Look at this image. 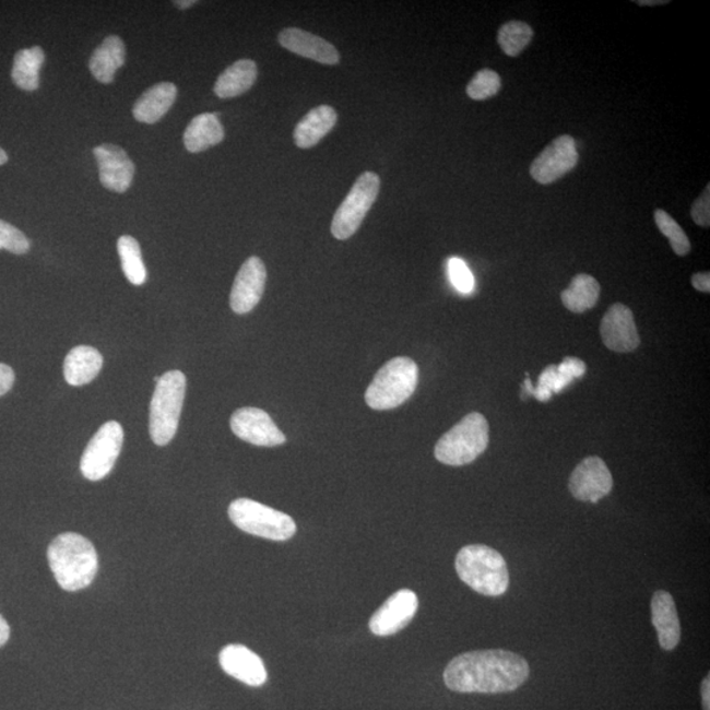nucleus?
I'll list each match as a JSON object with an SVG mask.
<instances>
[{
  "instance_id": "1",
  "label": "nucleus",
  "mask_w": 710,
  "mask_h": 710,
  "mask_svg": "<svg viewBox=\"0 0 710 710\" xmlns=\"http://www.w3.org/2000/svg\"><path fill=\"white\" fill-rule=\"evenodd\" d=\"M529 673L528 662L512 651L477 650L455 656L443 682L460 694H506L520 688Z\"/></svg>"
},
{
  "instance_id": "2",
  "label": "nucleus",
  "mask_w": 710,
  "mask_h": 710,
  "mask_svg": "<svg viewBox=\"0 0 710 710\" xmlns=\"http://www.w3.org/2000/svg\"><path fill=\"white\" fill-rule=\"evenodd\" d=\"M48 560L57 583L64 591L85 590L98 573V553L81 534L58 535L48 548Z\"/></svg>"
},
{
  "instance_id": "3",
  "label": "nucleus",
  "mask_w": 710,
  "mask_h": 710,
  "mask_svg": "<svg viewBox=\"0 0 710 710\" xmlns=\"http://www.w3.org/2000/svg\"><path fill=\"white\" fill-rule=\"evenodd\" d=\"M458 577L470 589L484 596H501L509 587L506 559L495 548L469 545L461 548L455 559Z\"/></svg>"
},
{
  "instance_id": "4",
  "label": "nucleus",
  "mask_w": 710,
  "mask_h": 710,
  "mask_svg": "<svg viewBox=\"0 0 710 710\" xmlns=\"http://www.w3.org/2000/svg\"><path fill=\"white\" fill-rule=\"evenodd\" d=\"M418 366L409 357H397L377 372L365 400L370 409L389 411L404 404L416 391Z\"/></svg>"
},
{
  "instance_id": "5",
  "label": "nucleus",
  "mask_w": 710,
  "mask_h": 710,
  "mask_svg": "<svg viewBox=\"0 0 710 710\" xmlns=\"http://www.w3.org/2000/svg\"><path fill=\"white\" fill-rule=\"evenodd\" d=\"M186 395L182 371H167L161 376L151 402L150 431L154 443L165 447L177 435Z\"/></svg>"
},
{
  "instance_id": "6",
  "label": "nucleus",
  "mask_w": 710,
  "mask_h": 710,
  "mask_svg": "<svg viewBox=\"0 0 710 710\" xmlns=\"http://www.w3.org/2000/svg\"><path fill=\"white\" fill-rule=\"evenodd\" d=\"M488 442V422L481 413L473 412L440 438L435 455L437 461L448 466H464L482 455Z\"/></svg>"
},
{
  "instance_id": "7",
  "label": "nucleus",
  "mask_w": 710,
  "mask_h": 710,
  "mask_svg": "<svg viewBox=\"0 0 710 710\" xmlns=\"http://www.w3.org/2000/svg\"><path fill=\"white\" fill-rule=\"evenodd\" d=\"M229 519L242 532L271 541H287L296 533L288 514L250 499H237L228 508Z\"/></svg>"
},
{
  "instance_id": "8",
  "label": "nucleus",
  "mask_w": 710,
  "mask_h": 710,
  "mask_svg": "<svg viewBox=\"0 0 710 710\" xmlns=\"http://www.w3.org/2000/svg\"><path fill=\"white\" fill-rule=\"evenodd\" d=\"M380 179L376 173H364L347 193L344 202L335 211L332 235L338 240H348L364 223L367 212L377 202Z\"/></svg>"
},
{
  "instance_id": "9",
  "label": "nucleus",
  "mask_w": 710,
  "mask_h": 710,
  "mask_svg": "<svg viewBox=\"0 0 710 710\" xmlns=\"http://www.w3.org/2000/svg\"><path fill=\"white\" fill-rule=\"evenodd\" d=\"M122 442H125V430L118 422L103 424L82 455L83 476L92 482L105 480L118 461Z\"/></svg>"
},
{
  "instance_id": "10",
  "label": "nucleus",
  "mask_w": 710,
  "mask_h": 710,
  "mask_svg": "<svg viewBox=\"0 0 710 710\" xmlns=\"http://www.w3.org/2000/svg\"><path fill=\"white\" fill-rule=\"evenodd\" d=\"M577 141L564 134L547 145L531 166V176L540 185H552L578 165Z\"/></svg>"
},
{
  "instance_id": "11",
  "label": "nucleus",
  "mask_w": 710,
  "mask_h": 710,
  "mask_svg": "<svg viewBox=\"0 0 710 710\" xmlns=\"http://www.w3.org/2000/svg\"><path fill=\"white\" fill-rule=\"evenodd\" d=\"M230 428L245 442L256 447L274 448L286 442V436L269 416V413L253 406L237 410L230 418Z\"/></svg>"
},
{
  "instance_id": "12",
  "label": "nucleus",
  "mask_w": 710,
  "mask_h": 710,
  "mask_svg": "<svg viewBox=\"0 0 710 710\" xmlns=\"http://www.w3.org/2000/svg\"><path fill=\"white\" fill-rule=\"evenodd\" d=\"M568 487L576 499L597 502L611 494L613 488L611 470L602 458H585L572 471Z\"/></svg>"
},
{
  "instance_id": "13",
  "label": "nucleus",
  "mask_w": 710,
  "mask_h": 710,
  "mask_svg": "<svg viewBox=\"0 0 710 710\" xmlns=\"http://www.w3.org/2000/svg\"><path fill=\"white\" fill-rule=\"evenodd\" d=\"M418 610V599L411 590H400L387 599V602L374 613L370 619V630L378 637L397 635L415 617Z\"/></svg>"
},
{
  "instance_id": "14",
  "label": "nucleus",
  "mask_w": 710,
  "mask_h": 710,
  "mask_svg": "<svg viewBox=\"0 0 710 710\" xmlns=\"http://www.w3.org/2000/svg\"><path fill=\"white\" fill-rule=\"evenodd\" d=\"M267 277V268L261 258L250 257L244 262L230 293V307L234 312L245 315L253 311L262 298Z\"/></svg>"
},
{
  "instance_id": "15",
  "label": "nucleus",
  "mask_w": 710,
  "mask_h": 710,
  "mask_svg": "<svg viewBox=\"0 0 710 710\" xmlns=\"http://www.w3.org/2000/svg\"><path fill=\"white\" fill-rule=\"evenodd\" d=\"M600 334L606 347L616 353H630L641 344L631 309L616 303L604 315Z\"/></svg>"
},
{
  "instance_id": "16",
  "label": "nucleus",
  "mask_w": 710,
  "mask_h": 710,
  "mask_svg": "<svg viewBox=\"0 0 710 710\" xmlns=\"http://www.w3.org/2000/svg\"><path fill=\"white\" fill-rule=\"evenodd\" d=\"M99 166V178L109 191L126 192L132 185L134 165L118 145L103 144L94 150Z\"/></svg>"
},
{
  "instance_id": "17",
  "label": "nucleus",
  "mask_w": 710,
  "mask_h": 710,
  "mask_svg": "<svg viewBox=\"0 0 710 710\" xmlns=\"http://www.w3.org/2000/svg\"><path fill=\"white\" fill-rule=\"evenodd\" d=\"M218 662L235 679L250 687H261L268 681V671L260 656L244 644H228L221 651Z\"/></svg>"
},
{
  "instance_id": "18",
  "label": "nucleus",
  "mask_w": 710,
  "mask_h": 710,
  "mask_svg": "<svg viewBox=\"0 0 710 710\" xmlns=\"http://www.w3.org/2000/svg\"><path fill=\"white\" fill-rule=\"evenodd\" d=\"M277 40L284 49L324 64H338L340 54L331 43L300 28L283 29Z\"/></svg>"
},
{
  "instance_id": "19",
  "label": "nucleus",
  "mask_w": 710,
  "mask_h": 710,
  "mask_svg": "<svg viewBox=\"0 0 710 710\" xmlns=\"http://www.w3.org/2000/svg\"><path fill=\"white\" fill-rule=\"evenodd\" d=\"M651 622L661 648L673 651L681 642L682 626L674 597L667 591H656L651 599Z\"/></svg>"
},
{
  "instance_id": "20",
  "label": "nucleus",
  "mask_w": 710,
  "mask_h": 710,
  "mask_svg": "<svg viewBox=\"0 0 710 710\" xmlns=\"http://www.w3.org/2000/svg\"><path fill=\"white\" fill-rule=\"evenodd\" d=\"M102 354L95 347L81 345L71 348L63 363V377L70 386H85L100 372Z\"/></svg>"
},
{
  "instance_id": "21",
  "label": "nucleus",
  "mask_w": 710,
  "mask_h": 710,
  "mask_svg": "<svg viewBox=\"0 0 710 710\" xmlns=\"http://www.w3.org/2000/svg\"><path fill=\"white\" fill-rule=\"evenodd\" d=\"M178 90L174 83L163 82L151 87L133 107L134 119L146 125H154L169 113L177 99Z\"/></svg>"
},
{
  "instance_id": "22",
  "label": "nucleus",
  "mask_w": 710,
  "mask_h": 710,
  "mask_svg": "<svg viewBox=\"0 0 710 710\" xmlns=\"http://www.w3.org/2000/svg\"><path fill=\"white\" fill-rule=\"evenodd\" d=\"M335 122H338V114L334 108L320 106L311 109L295 128V144L301 150L318 145L332 131Z\"/></svg>"
},
{
  "instance_id": "23",
  "label": "nucleus",
  "mask_w": 710,
  "mask_h": 710,
  "mask_svg": "<svg viewBox=\"0 0 710 710\" xmlns=\"http://www.w3.org/2000/svg\"><path fill=\"white\" fill-rule=\"evenodd\" d=\"M224 135V128L216 114L198 115L186 128L185 146L190 153H200L221 144Z\"/></svg>"
},
{
  "instance_id": "24",
  "label": "nucleus",
  "mask_w": 710,
  "mask_h": 710,
  "mask_svg": "<svg viewBox=\"0 0 710 710\" xmlns=\"http://www.w3.org/2000/svg\"><path fill=\"white\" fill-rule=\"evenodd\" d=\"M126 62V45L119 36H108L100 47L96 48L90 60L95 80L105 83H113L115 73Z\"/></svg>"
},
{
  "instance_id": "25",
  "label": "nucleus",
  "mask_w": 710,
  "mask_h": 710,
  "mask_svg": "<svg viewBox=\"0 0 710 710\" xmlns=\"http://www.w3.org/2000/svg\"><path fill=\"white\" fill-rule=\"evenodd\" d=\"M257 75L258 69L255 61H237L218 76L213 92L222 99L236 98L255 85Z\"/></svg>"
},
{
  "instance_id": "26",
  "label": "nucleus",
  "mask_w": 710,
  "mask_h": 710,
  "mask_svg": "<svg viewBox=\"0 0 710 710\" xmlns=\"http://www.w3.org/2000/svg\"><path fill=\"white\" fill-rule=\"evenodd\" d=\"M600 292L602 288L595 277L579 274L573 277L570 287L561 293L560 298L568 311L583 313L597 305Z\"/></svg>"
},
{
  "instance_id": "27",
  "label": "nucleus",
  "mask_w": 710,
  "mask_h": 710,
  "mask_svg": "<svg viewBox=\"0 0 710 710\" xmlns=\"http://www.w3.org/2000/svg\"><path fill=\"white\" fill-rule=\"evenodd\" d=\"M44 61L45 55L40 47L19 50L12 68V81L25 92H35L40 86Z\"/></svg>"
},
{
  "instance_id": "28",
  "label": "nucleus",
  "mask_w": 710,
  "mask_h": 710,
  "mask_svg": "<svg viewBox=\"0 0 710 710\" xmlns=\"http://www.w3.org/2000/svg\"><path fill=\"white\" fill-rule=\"evenodd\" d=\"M118 251L127 280L134 286L144 284L147 274L144 261H142L141 248L135 238L121 236L118 241Z\"/></svg>"
},
{
  "instance_id": "29",
  "label": "nucleus",
  "mask_w": 710,
  "mask_h": 710,
  "mask_svg": "<svg viewBox=\"0 0 710 710\" xmlns=\"http://www.w3.org/2000/svg\"><path fill=\"white\" fill-rule=\"evenodd\" d=\"M533 36L531 25L513 21L501 25L497 32V43L507 56L518 57L531 44Z\"/></svg>"
},
{
  "instance_id": "30",
  "label": "nucleus",
  "mask_w": 710,
  "mask_h": 710,
  "mask_svg": "<svg viewBox=\"0 0 710 710\" xmlns=\"http://www.w3.org/2000/svg\"><path fill=\"white\" fill-rule=\"evenodd\" d=\"M654 218L658 229L668 238L671 248H673L675 253L682 257L687 256L690 251V242L686 232L674 221V217L670 216L666 211L656 210Z\"/></svg>"
},
{
  "instance_id": "31",
  "label": "nucleus",
  "mask_w": 710,
  "mask_h": 710,
  "mask_svg": "<svg viewBox=\"0 0 710 710\" xmlns=\"http://www.w3.org/2000/svg\"><path fill=\"white\" fill-rule=\"evenodd\" d=\"M501 79L494 70L477 71L470 81L466 93L473 100H486L500 92Z\"/></svg>"
},
{
  "instance_id": "32",
  "label": "nucleus",
  "mask_w": 710,
  "mask_h": 710,
  "mask_svg": "<svg viewBox=\"0 0 710 710\" xmlns=\"http://www.w3.org/2000/svg\"><path fill=\"white\" fill-rule=\"evenodd\" d=\"M31 248L28 238L14 225L0 221V250L5 249L14 255L28 253Z\"/></svg>"
},
{
  "instance_id": "33",
  "label": "nucleus",
  "mask_w": 710,
  "mask_h": 710,
  "mask_svg": "<svg viewBox=\"0 0 710 710\" xmlns=\"http://www.w3.org/2000/svg\"><path fill=\"white\" fill-rule=\"evenodd\" d=\"M448 271L451 284H453L457 292H460L461 294L473 293V289L475 288V280L466 262L458 257L450 258L448 262Z\"/></svg>"
},
{
  "instance_id": "34",
  "label": "nucleus",
  "mask_w": 710,
  "mask_h": 710,
  "mask_svg": "<svg viewBox=\"0 0 710 710\" xmlns=\"http://www.w3.org/2000/svg\"><path fill=\"white\" fill-rule=\"evenodd\" d=\"M690 216L694 222L702 228H709L710 225V186L701 193V197L696 200L690 210Z\"/></svg>"
},
{
  "instance_id": "35",
  "label": "nucleus",
  "mask_w": 710,
  "mask_h": 710,
  "mask_svg": "<svg viewBox=\"0 0 710 710\" xmlns=\"http://www.w3.org/2000/svg\"><path fill=\"white\" fill-rule=\"evenodd\" d=\"M558 371L561 376L570 378L571 380L582 378L587 371V366L582 359L576 357H567L558 366Z\"/></svg>"
},
{
  "instance_id": "36",
  "label": "nucleus",
  "mask_w": 710,
  "mask_h": 710,
  "mask_svg": "<svg viewBox=\"0 0 710 710\" xmlns=\"http://www.w3.org/2000/svg\"><path fill=\"white\" fill-rule=\"evenodd\" d=\"M15 383V372L9 365L0 364V397L5 395Z\"/></svg>"
},
{
  "instance_id": "37",
  "label": "nucleus",
  "mask_w": 710,
  "mask_h": 710,
  "mask_svg": "<svg viewBox=\"0 0 710 710\" xmlns=\"http://www.w3.org/2000/svg\"><path fill=\"white\" fill-rule=\"evenodd\" d=\"M693 286L700 293H710V274L708 273H697L693 276Z\"/></svg>"
},
{
  "instance_id": "38",
  "label": "nucleus",
  "mask_w": 710,
  "mask_h": 710,
  "mask_svg": "<svg viewBox=\"0 0 710 710\" xmlns=\"http://www.w3.org/2000/svg\"><path fill=\"white\" fill-rule=\"evenodd\" d=\"M701 699L703 710H710V676L708 675L701 684Z\"/></svg>"
},
{
  "instance_id": "39",
  "label": "nucleus",
  "mask_w": 710,
  "mask_h": 710,
  "mask_svg": "<svg viewBox=\"0 0 710 710\" xmlns=\"http://www.w3.org/2000/svg\"><path fill=\"white\" fill-rule=\"evenodd\" d=\"M10 635V625L5 622L4 617L0 615V648L8 643Z\"/></svg>"
},
{
  "instance_id": "40",
  "label": "nucleus",
  "mask_w": 710,
  "mask_h": 710,
  "mask_svg": "<svg viewBox=\"0 0 710 710\" xmlns=\"http://www.w3.org/2000/svg\"><path fill=\"white\" fill-rule=\"evenodd\" d=\"M639 5H656V4H668V0H637L636 2Z\"/></svg>"
},
{
  "instance_id": "41",
  "label": "nucleus",
  "mask_w": 710,
  "mask_h": 710,
  "mask_svg": "<svg viewBox=\"0 0 710 710\" xmlns=\"http://www.w3.org/2000/svg\"><path fill=\"white\" fill-rule=\"evenodd\" d=\"M174 4H176L177 8L180 9V10H186V9H190L191 5H193V4H197V2H193V0H190V2H176Z\"/></svg>"
},
{
  "instance_id": "42",
  "label": "nucleus",
  "mask_w": 710,
  "mask_h": 710,
  "mask_svg": "<svg viewBox=\"0 0 710 710\" xmlns=\"http://www.w3.org/2000/svg\"><path fill=\"white\" fill-rule=\"evenodd\" d=\"M8 161H9L8 154H5V152L2 150V147H0V166L8 163Z\"/></svg>"
}]
</instances>
